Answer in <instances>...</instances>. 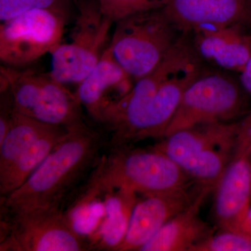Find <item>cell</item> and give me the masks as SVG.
I'll list each match as a JSON object with an SVG mask.
<instances>
[{
    "instance_id": "cell-19",
    "label": "cell",
    "mask_w": 251,
    "mask_h": 251,
    "mask_svg": "<svg viewBox=\"0 0 251 251\" xmlns=\"http://www.w3.org/2000/svg\"><path fill=\"white\" fill-rule=\"evenodd\" d=\"M138 200L136 193L130 190H117L105 203L107 216L100 229V246L115 251L123 241L129 224L130 215Z\"/></svg>"
},
{
    "instance_id": "cell-10",
    "label": "cell",
    "mask_w": 251,
    "mask_h": 251,
    "mask_svg": "<svg viewBox=\"0 0 251 251\" xmlns=\"http://www.w3.org/2000/svg\"><path fill=\"white\" fill-rule=\"evenodd\" d=\"M69 14L34 9L1 22L0 60L20 67L52 52L62 43Z\"/></svg>"
},
{
    "instance_id": "cell-9",
    "label": "cell",
    "mask_w": 251,
    "mask_h": 251,
    "mask_svg": "<svg viewBox=\"0 0 251 251\" xmlns=\"http://www.w3.org/2000/svg\"><path fill=\"white\" fill-rule=\"evenodd\" d=\"M77 10L70 41H62L51 52L49 74L64 85H78L93 70L108 47L115 24L102 12L98 0H78Z\"/></svg>"
},
{
    "instance_id": "cell-15",
    "label": "cell",
    "mask_w": 251,
    "mask_h": 251,
    "mask_svg": "<svg viewBox=\"0 0 251 251\" xmlns=\"http://www.w3.org/2000/svg\"><path fill=\"white\" fill-rule=\"evenodd\" d=\"M163 10L183 33L202 25H251V0H168Z\"/></svg>"
},
{
    "instance_id": "cell-1",
    "label": "cell",
    "mask_w": 251,
    "mask_h": 251,
    "mask_svg": "<svg viewBox=\"0 0 251 251\" xmlns=\"http://www.w3.org/2000/svg\"><path fill=\"white\" fill-rule=\"evenodd\" d=\"M189 36L183 34L154 69L135 81L107 115L108 150L149 138L163 139L188 86L206 69Z\"/></svg>"
},
{
    "instance_id": "cell-3",
    "label": "cell",
    "mask_w": 251,
    "mask_h": 251,
    "mask_svg": "<svg viewBox=\"0 0 251 251\" xmlns=\"http://www.w3.org/2000/svg\"><path fill=\"white\" fill-rule=\"evenodd\" d=\"M195 184L169 156L158 149L108 150L90 175L77 202H90L115 190L126 189L144 196L176 191Z\"/></svg>"
},
{
    "instance_id": "cell-25",
    "label": "cell",
    "mask_w": 251,
    "mask_h": 251,
    "mask_svg": "<svg viewBox=\"0 0 251 251\" xmlns=\"http://www.w3.org/2000/svg\"><path fill=\"white\" fill-rule=\"evenodd\" d=\"M239 231H242L251 237V206L239 225Z\"/></svg>"
},
{
    "instance_id": "cell-14",
    "label": "cell",
    "mask_w": 251,
    "mask_h": 251,
    "mask_svg": "<svg viewBox=\"0 0 251 251\" xmlns=\"http://www.w3.org/2000/svg\"><path fill=\"white\" fill-rule=\"evenodd\" d=\"M213 215L216 227L239 230L251 206V158L234 153L214 188Z\"/></svg>"
},
{
    "instance_id": "cell-6",
    "label": "cell",
    "mask_w": 251,
    "mask_h": 251,
    "mask_svg": "<svg viewBox=\"0 0 251 251\" xmlns=\"http://www.w3.org/2000/svg\"><path fill=\"white\" fill-rule=\"evenodd\" d=\"M1 90L7 88L16 111L46 125L72 129L86 125L82 106L75 92L51 76L3 66Z\"/></svg>"
},
{
    "instance_id": "cell-8",
    "label": "cell",
    "mask_w": 251,
    "mask_h": 251,
    "mask_svg": "<svg viewBox=\"0 0 251 251\" xmlns=\"http://www.w3.org/2000/svg\"><path fill=\"white\" fill-rule=\"evenodd\" d=\"M251 99L239 79L206 70L185 91L165 137L201 124L236 122L251 112Z\"/></svg>"
},
{
    "instance_id": "cell-13",
    "label": "cell",
    "mask_w": 251,
    "mask_h": 251,
    "mask_svg": "<svg viewBox=\"0 0 251 251\" xmlns=\"http://www.w3.org/2000/svg\"><path fill=\"white\" fill-rule=\"evenodd\" d=\"M242 25H202L188 31L203 62L225 72H242L251 52V36Z\"/></svg>"
},
{
    "instance_id": "cell-23",
    "label": "cell",
    "mask_w": 251,
    "mask_h": 251,
    "mask_svg": "<svg viewBox=\"0 0 251 251\" xmlns=\"http://www.w3.org/2000/svg\"><path fill=\"white\" fill-rule=\"evenodd\" d=\"M251 150V110L239 121L235 153L247 155Z\"/></svg>"
},
{
    "instance_id": "cell-4",
    "label": "cell",
    "mask_w": 251,
    "mask_h": 251,
    "mask_svg": "<svg viewBox=\"0 0 251 251\" xmlns=\"http://www.w3.org/2000/svg\"><path fill=\"white\" fill-rule=\"evenodd\" d=\"M239 121L201 124L164 137L154 148L196 184L212 189L233 158Z\"/></svg>"
},
{
    "instance_id": "cell-5",
    "label": "cell",
    "mask_w": 251,
    "mask_h": 251,
    "mask_svg": "<svg viewBox=\"0 0 251 251\" xmlns=\"http://www.w3.org/2000/svg\"><path fill=\"white\" fill-rule=\"evenodd\" d=\"M115 25L109 48L135 82L152 72L183 35L163 8L135 13Z\"/></svg>"
},
{
    "instance_id": "cell-24",
    "label": "cell",
    "mask_w": 251,
    "mask_h": 251,
    "mask_svg": "<svg viewBox=\"0 0 251 251\" xmlns=\"http://www.w3.org/2000/svg\"><path fill=\"white\" fill-rule=\"evenodd\" d=\"M239 79L242 87L251 98V52L245 67L242 72L239 73Z\"/></svg>"
},
{
    "instance_id": "cell-26",
    "label": "cell",
    "mask_w": 251,
    "mask_h": 251,
    "mask_svg": "<svg viewBox=\"0 0 251 251\" xmlns=\"http://www.w3.org/2000/svg\"><path fill=\"white\" fill-rule=\"evenodd\" d=\"M247 156H249L251 158V150H250V151H249V153H248Z\"/></svg>"
},
{
    "instance_id": "cell-22",
    "label": "cell",
    "mask_w": 251,
    "mask_h": 251,
    "mask_svg": "<svg viewBox=\"0 0 251 251\" xmlns=\"http://www.w3.org/2000/svg\"><path fill=\"white\" fill-rule=\"evenodd\" d=\"M103 14L115 23L130 15L163 8L168 0H98Z\"/></svg>"
},
{
    "instance_id": "cell-18",
    "label": "cell",
    "mask_w": 251,
    "mask_h": 251,
    "mask_svg": "<svg viewBox=\"0 0 251 251\" xmlns=\"http://www.w3.org/2000/svg\"><path fill=\"white\" fill-rule=\"evenodd\" d=\"M54 127L23 115L14 108L7 133L0 143V174L6 171L31 145Z\"/></svg>"
},
{
    "instance_id": "cell-2",
    "label": "cell",
    "mask_w": 251,
    "mask_h": 251,
    "mask_svg": "<svg viewBox=\"0 0 251 251\" xmlns=\"http://www.w3.org/2000/svg\"><path fill=\"white\" fill-rule=\"evenodd\" d=\"M108 131L86 124L69 130L19 188L1 198L11 210L62 208L64 200L90 176L108 148Z\"/></svg>"
},
{
    "instance_id": "cell-11",
    "label": "cell",
    "mask_w": 251,
    "mask_h": 251,
    "mask_svg": "<svg viewBox=\"0 0 251 251\" xmlns=\"http://www.w3.org/2000/svg\"><path fill=\"white\" fill-rule=\"evenodd\" d=\"M204 187L195 183L176 191L147 195L137 201L125 237L115 251H139L170 220L186 209Z\"/></svg>"
},
{
    "instance_id": "cell-12",
    "label": "cell",
    "mask_w": 251,
    "mask_h": 251,
    "mask_svg": "<svg viewBox=\"0 0 251 251\" xmlns=\"http://www.w3.org/2000/svg\"><path fill=\"white\" fill-rule=\"evenodd\" d=\"M134 84L135 80L117 62L108 46L93 70L77 85L75 94L82 108L101 124Z\"/></svg>"
},
{
    "instance_id": "cell-7",
    "label": "cell",
    "mask_w": 251,
    "mask_h": 251,
    "mask_svg": "<svg viewBox=\"0 0 251 251\" xmlns=\"http://www.w3.org/2000/svg\"><path fill=\"white\" fill-rule=\"evenodd\" d=\"M0 251H85L92 245L59 207L11 210L1 206Z\"/></svg>"
},
{
    "instance_id": "cell-20",
    "label": "cell",
    "mask_w": 251,
    "mask_h": 251,
    "mask_svg": "<svg viewBox=\"0 0 251 251\" xmlns=\"http://www.w3.org/2000/svg\"><path fill=\"white\" fill-rule=\"evenodd\" d=\"M191 251H251V237L242 231L219 229Z\"/></svg>"
},
{
    "instance_id": "cell-16",
    "label": "cell",
    "mask_w": 251,
    "mask_h": 251,
    "mask_svg": "<svg viewBox=\"0 0 251 251\" xmlns=\"http://www.w3.org/2000/svg\"><path fill=\"white\" fill-rule=\"evenodd\" d=\"M211 190L204 186L196 199L179 214L165 224L140 251H191L215 232L212 227L201 218L203 202Z\"/></svg>"
},
{
    "instance_id": "cell-17",
    "label": "cell",
    "mask_w": 251,
    "mask_h": 251,
    "mask_svg": "<svg viewBox=\"0 0 251 251\" xmlns=\"http://www.w3.org/2000/svg\"><path fill=\"white\" fill-rule=\"evenodd\" d=\"M70 130L64 127H54L31 145L6 171L0 174L1 198L8 196L23 184Z\"/></svg>"
},
{
    "instance_id": "cell-21",
    "label": "cell",
    "mask_w": 251,
    "mask_h": 251,
    "mask_svg": "<svg viewBox=\"0 0 251 251\" xmlns=\"http://www.w3.org/2000/svg\"><path fill=\"white\" fill-rule=\"evenodd\" d=\"M72 0H0L1 22L34 9H49L69 14Z\"/></svg>"
}]
</instances>
